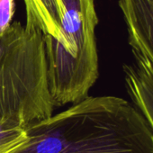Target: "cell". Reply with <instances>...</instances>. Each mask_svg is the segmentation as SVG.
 <instances>
[{
	"label": "cell",
	"mask_w": 153,
	"mask_h": 153,
	"mask_svg": "<svg viewBox=\"0 0 153 153\" xmlns=\"http://www.w3.org/2000/svg\"><path fill=\"white\" fill-rule=\"evenodd\" d=\"M2 153H153V129L131 102L88 96L27 125L24 139Z\"/></svg>",
	"instance_id": "6da1fadb"
},
{
	"label": "cell",
	"mask_w": 153,
	"mask_h": 153,
	"mask_svg": "<svg viewBox=\"0 0 153 153\" xmlns=\"http://www.w3.org/2000/svg\"><path fill=\"white\" fill-rule=\"evenodd\" d=\"M42 32L12 23L0 33V123L27 125L52 115Z\"/></svg>",
	"instance_id": "7a4b0ae2"
},
{
	"label": "cell",
	"mask_w": 153,
	"mask_h": 153,
	"mask_svg": "<svg viewBox=\"0 0 153 153\" xmlns=\"http://www.w3.org/2000/svg\"><path fill=\"white\" fill-rule=\"evenodd\" d=\"M63 44L45 51L49 90L54 106L78 103L98 79L96 0H61Z\"/></svg>",
	"instance_id": "3957f363"
},
{
	"label": "cell",
	"mask_w": 153,
	"mask_h": 153,
	"mask_svg": "<svg viewBox=\"0 0 153 153\" xmlns=\"http://www.w3.org/2000/svg\"><path fill=\"white\" fill-rule=\"evenodd\" d=\"M131 54L133 61L123 66L126 90L131 103L153 129V68L142 55Z\"/></svg>",
	"instance_id": "277c9868"
},
{
	"label": "cell",
	"mask_w": 153,
	"mask_h": 153,
	"mask_svg": "<svg viewBox=\"0 0 153 153\" xmlns=\"http://www.w3.org/2000/svg\"><path fill=\"white\" fill-rule=\"evenodd\" d=\"M25 23L33 24L43 33L45 51L59 48L63 44L60 24L64 16L61 0H24Z\"/></svg>",
	"instance_id": "5b68a950"
},
{
	"label": "cell",
	"mask_w": 153,
	"mask_h": 153,
	"mask_svg": "<svg viewBox=\"0 0 153 153\" xmlns=\"http://www.w3.org/2000/svg\"><path fill=\"white\" fill-rule=\"evenodd\" d=\"M16 11L14 0H0V33L12 24Z\"/></svg>",
	"instance_id": "8992f818"
}]
</instances>
